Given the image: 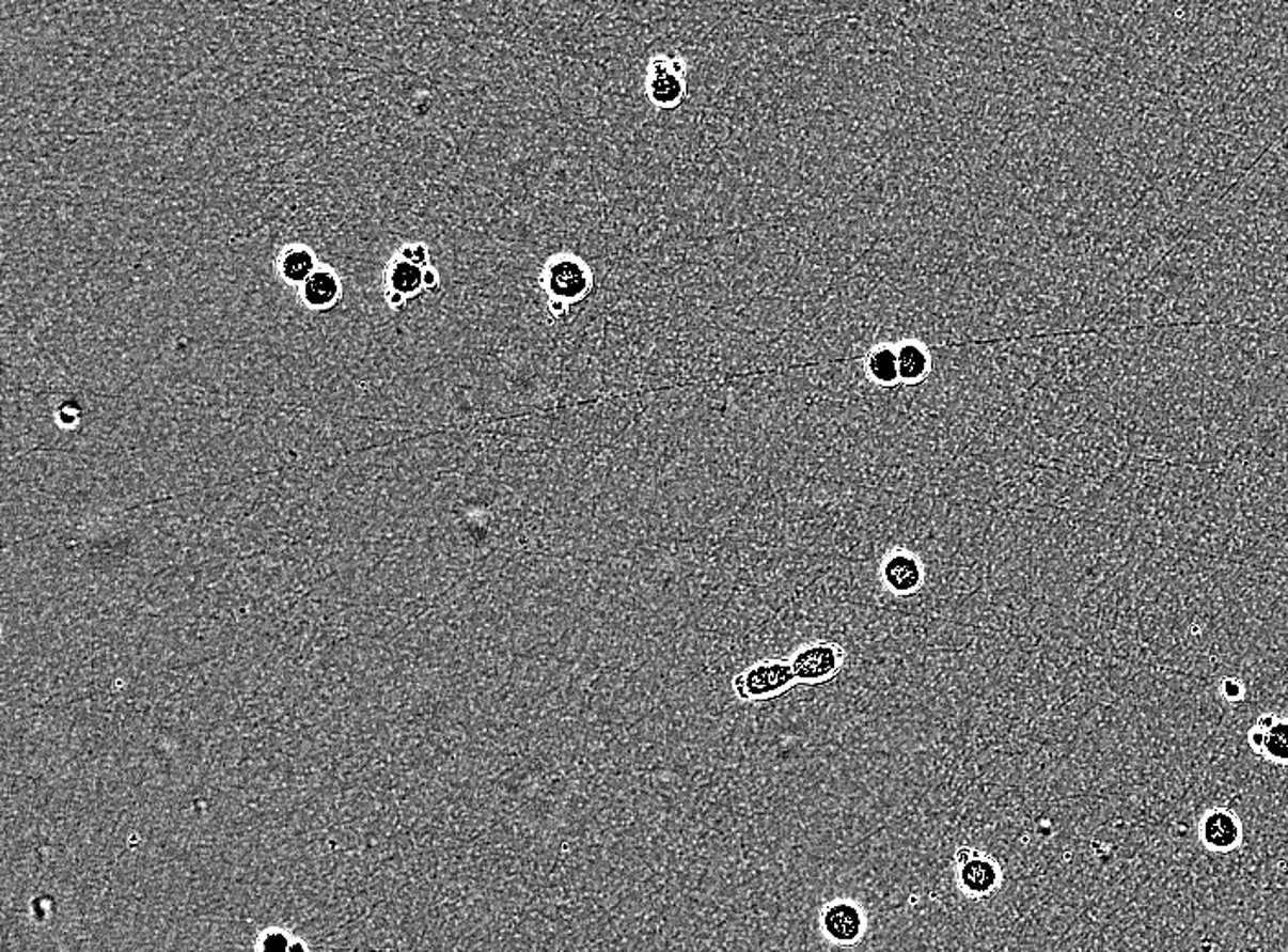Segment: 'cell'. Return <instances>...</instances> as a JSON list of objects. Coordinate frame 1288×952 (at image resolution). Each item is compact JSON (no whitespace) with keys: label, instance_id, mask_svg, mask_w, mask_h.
I'll use <instances>...</instances> for the list:
<instances>
[{"label":"cell","instance_id":"obj_14","mask_svg":"<svg viewBox=\"0 0 1288 952\" xmlns=\"http://www.w3.org/2000/svg\"><path fill=\"white\" fill-rule=\"evenodd\" d=\"M315 269V256L307 248H289L279 261L282 279L295 284H304Z\"/></svg>","mask_w":1288,"mask_h":952},{"label":"cell","instance_id":"obj_5","mask_svg":"<svg viewBox=\"0 0 1288 952\" xmlns=\"http://www.w3.org/2000/svg\"><path fill=\"white\" fill-rule=\"evenodd\" d=\"M846 656L848 654L844 646L836 641L817 639L798 646L787 661L791 665L797 684L822 685L843 671Z\"/></svg>","mask_w":1288,"mask_h":952},{"label":"cell","instance_id":"obj_10","mask_svg":"<svg viewBox=\"0 0 1288 952\" xmlns=\"http://www.w3.org/2000/svg\"><path fill=\"white\" fill-rule=\"evenodd\" d=\"M895 346H897L900 384H923L931 371V356L928 348L915 339H905Z\"/></svg>","mask_w":1288,"mask_h":952},{"label":"cell","instance_id":"obj_8","mask_svg":"<svg viewBox=\"0 0 1288 952\" xmlns=\"http://www.w3.org/2000/svg\"><path fill=\"white\" fill-rule=\"evenodd\" d=\"M1252 751L1274 766L1288 767V716L1263 713L1246 735Z\"/></svg>","mask_w":1288,"mask_h":952},{"label":"cell","instance_id":"obj_2","mask_svg":"<svg viewBox=\"0 0 1288 952\" xmlns=\"http://www.w3.org/2000/svg\"><path fill=\"white\" fill-rule=\"evenodd\" d=\"M430 266V251L425 244L402 246L384 271V297L389 307L403 310L407 302L428 292L427 271Z\"/></svg>","mask_w":1288,"mask_h":952},{"label":"cell","instance_id":"obj_15","mask_svg":"<svg viewBox=\"0 0 1288 952\" xmlns=\"http://www.w3.org/2000/svg\"><path fill=\"white\" fill-rule=\"evenodd\" d=\"M1219 692H1221V697L1225 698L1226 702L1239 703L1244 697H1246V687H1244L1243 680H1239V677L1236 676H1230L1225 677V680L1221 682Z\"/></svg>","mask_w":1288,"mask_h":952},{"label":"cell","instance_id":"obj_9","mask_svg":"<svg viewBox=\"0 0 1288 952\" xmlns=\"http://www.w3.org/2000/svg\"><path fill=\"white\" fill-rule=\"evenodd\" d=\"M823 928L838 943H855L864 928V918L855 905L838 902L823 912Z\"/></svg>","mask_w":1288,"mask_h":952},{"label":"cell","instance_id":"obj_13","mask_svg":"<svg viewBox=\"0 0 1288 952\" xmlns=\"http://www.w3.org/2000/svg\"><path fill=\"white\" fill-rule=\"evenodd\" d=\"M341 284L330 269H315L313 276L302 284V299L313 310L332 308L339 301Z\"/></svg>","mask_w":1288,"mask_h":952},{"label":"cell","instance_id":"obj_7","mask_svg":"<svg viewBox=\"0 0 1288 952\" xmlns=\"http://www.w3.org/2000/svg\"><path fill=\"white\" fill-rule=\"evenodd\" d=\"M1197 836L1206 850L1212 854H1230L1243 844L1244 826L1238 813L1230 808L1213 806L1203 813L1197 826Z\"/></svg>","mask_w":1288,"mask_h":952},{"label":"cell","instance_id":"obj_11","mask_svg":"<svg viewBox=\"0 0 1288 952\" xmlns=\"http://www.w3.org/2000/svg\"><path fill=\"white\" fill-rule=\"evenodd\" d=\"M866 376L869 381L884 389L900 384L899 363H897V346L880 343L867 352Z\"/></svg>","mask_w":1288,"mask_h":952},{"label":"cell","instance_id":"obj_12","mask_svg":"<svg viewBox=\"0 0 1288 952\" xmlns=\"http://www.w3.org/2000/svg\"><path fill=\"white\" fill-rule=\"evenodd\" d=\"M959 879L970 894H989L998 885V869L987 857L970 854V857H964L963 867L959 869Z\"/></svg>","mask_w":1288,"mask_h":952},{"label":"cell","instance_id":"obj_1","mask_svg":"<svg viewBox=\"0 0 1288 952\" xmlns=\"http://www.w3.org/2000/svg\"><path fill=\"white\" fill-rule=\"evenodd\" d=\"M594 286V269L571 251L549 255L538 274V288L553 319H566L575 307L586 301Z\"/></svg>","mask_w":1288,"mask_h":952},{"label":"cell","instance_id":"obj_4","mask_svg":"<svg viewBox=\"0 0 1288 952\" xmlns=\"http://www.w3.org/2000/svg\"><path fill=\"white\" fill-rule=\"evenodd\" d=\"M797 685L787 659H761L736 674L733 687L741 702H766Z\"/></svg>","mask_w":1288,"mask_h":952},{"label":"cell","instance_id":"obj_6","mask_svg":"<svg viewBox=\"0 0 1288 952\" xmlns=\"http://www.w3.org/2000/svg\"><path fill=\"white\" fill-rule=\"evenodd\" d=\"M926 569L923 559L906 548H893L882 557L879 579L895 597H912L925 587Z\"/></svg>","mask_w":1288,"mask_h":952},{"label":"cell","instance_id":"obj_3","mask_svg":"<svg viewBox=\"0 0 1288 952\" xmlns=\"http://www.w3.org/2000/svg\"><path fill=\"white\" fill-rule=\"evenodd\" d=\"M644 96L657 110H676L689 96V66L681 56L654 53L646 64Z\"/></svg>","mask_w":1288,"mask_h":952}]
</instances>
